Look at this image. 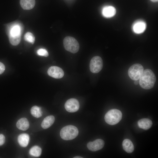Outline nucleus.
Listing matches in <instances>:
<instances>
[{
	"label": "nucleus",
	"instance_id": "nucleus-1",
	"mask_svg": "<svg viewBox=\"0 0 158 158\" xmlns=\"http://www.w3.org/2000/svg\"><path fill=\"white\" fill-rule=\"evenodd\" d=\"M156 80V76L152 71L147 69L144 71L139 78V85L144 89H151L154 87Z\"/></svg>",
	"mask_w": 158,
	"mask_h": 158
},
{
	"label": "nucleus",
	"instance_id": "nucleus-2",
	"mask_svg": "<svg viewBox=\"0 0 158 158\" xmlns=\"http://www.w3.org/2000/svg\"><path fill=\"white\" fill-rule=\"evenodd\" d=\"M78 134V130L77 128L71 125L64 127L60 132L61 138L65 140H73L77 136Z\"/></svg>",
	"mask_w": 158,
	"mask_h": 158
},
{
	"label": "nucleus",
	"instance_id": "nucleus-3",
	"mask_svg": "<svg viewBox=\"0 0 158 158\" xmlns=\"http://www.w3.org/2000/svg\"><path fill=\"white\" fill-rule=\"evenodd\" d=\"M122 114L119 110L114 109L109 111L105 114L104 119L106 122L110 125H114L121 120Z\"/></svg>",
	"mask_w": 158,
	"mask_h": 158
},
{
	"label": "nucleus",
	"instance_id": "nucleus-4",
	"mask_svg": "<svg viewBox=\"0 0 158 158\" xmlns=\"http://www.w3.org/2000/svg\"><path fill=\"white\" fill-rule=\"evenodd\" d=\"M63 44L65 49L71 53H75L79 50L78 42L73 37L67 36L65 37L63 40Z\"/></svg>",
	"mask_w": 158,
	"mask_h": 158
},
{
	"label": "nucleus",
	"instance_id": "nucleus-5",
	"mask_svg": "<svg viewBox=\"0 0 158 158\" xmlns=\"http://www.w3.org/2000/svg\"><path fill=\"white\" fill-rule=\"evenodd\" d=\"M144 71L142 66L139 63L135 64L131 66L128 71V76L131 79L134 80H138Z\"/></svg>",
	"mask_w": 158,
	"mask_h": 158
},
{
	"label": "nucleus",
	"instance_id": "nucleus-6",
	"mask_svg": "<svg viewBox=\"0 0 158 158\" xmlns=\"http://www.w3.org/2000/svg\"><path fill=\"white\" fill-rule=\"evenodd\" d=\"M103 62L101 58L98 56L93 57L91 60L90 63V69L93 73H97L102 69Z\"/></svg>",
	"mask_w": 158,
	"mask_h": 158
},
{
	"label": "nucleus",
	"instance_id": "nucleus-7",
	"mask_svg": "<svg viewBox=\"0 0 158 158\" xmlns=\"http://www.w3.org/2000/svg\"><path fill=\"white\" fill-rule=\"evenodd\" d=\"M80 105L78 101L75 98L68 100L65 104L66 110L69 112H74L79 109Z\"/></svg>",
	"mask_w": 158,
	"mask_h": 158
},
{
	"label": "nucleus",
	"instance_id": "nucleus-8",
	"mask_svg": "<svg viewBox=\"0 0 158 158\" xmlns=\"http://www.w3.org/2000/svg\"><path fill=\"white\" fill-rule=\"evenodd\" d=\"M47 73L49 76L56 79L61 78L64 75L63 70L57 66H52L49 67Z\"/></svg>",
	"mask_w": 158,
	"mask_h": 158
},
{
	"label": "nucleus",
	"instance_id": "nucleus-9",
	"mask_svg": "<svg viewBox=\"0 0 158 158\" xmlns=\"http://www.w3.org/2000/svg\"><path fill=\"white\" fill-rule=\"evenodd\" d=\"M132 27V30L134 33L139 34L143 33L145 30L146 24L144 21L139 20L134 22Z\"/></svg>",
	"mask_w": 158,
	"mask_h": 158
},
{
	"label": "nucleus",
	"instance_id": "nucleus-10",
	"mask_svg": "<svg viewBox=\"0 0 158 158\" xmlns=\"http://www.w3.org/2000/svg\"><path fill=\"white\" fill-rule=\"evenodd\" d=\"M104 142L103 140L98 139L93 142H90L87 144L88 149L92 151H96L102 149L104 146Z\"/></svg>",
	"mask_w": 158,
	"mask_h": 158
},
{
	"label": "nucleus",
	"instance_id": "nucleus-11",
	"mask_svg": "<svg viewBox=\"0 0 158 158\" xmlns=\"http://www.w3.org/2000/svg\"><path fill=\"white\" fill-rule=\"evenodd\" d=\"M116 12V9L114 7L112 6H107L103 8L102 13L104 17L110 18L114 16Z\"/></svg>",
	"mask_w": 158,
	"mask_h": 158
},
{
	"label": "nucleus",
	"instance_id": "nucleus-12",
	"mask_svg": "<svg viewBox=\"0 0 158 158\" xmlns=\"http://www.w3.org/2000/svg\"><path fill=\"white\" fill-rule=\"evenodd\" d=\"M152 121L149 118H144L139 120L138 122V127L143 129L147 130L149 129L152 125Z\"/></svg>",
	"mask_w": 158,
	"mask_h": 158
},
{
	"label": "nucleus",
	"instance_id": "nucleus-13",
	"mask_svg": "<svg viewBox=\"0 0 158 158\" xmlns=\"http://www.w3.org/2000/svg\"><path fill=\"white\" fill-rule=\"evenodd\" d=\"M16 126L19 129L25 131L27 130L29 127V123L28 119L25 118L19 119L17 122Z\"/></svg>",
	"mask_w": 158,
	"mask_h": 158
},
{
	"label": "nucleus",
	"instance_id": "nucleus-14",
	"mask_svg": "<svg viewBox=\"0 0 158 158\" xmlns=\"http://www.w3.org/2000/svg\"><path fill=\"white\" fill-rule=\"evenodd\" d=\"M30 140L29 135L26 133H22L20 135L18 138V142L20 146L25 147L28 145Z\"/></svg>",
	"mask_w": 158,
	"mask_h": 158
},
{
	"label": "nucleus",
	"instance_id": "nucleus-15",
	"mask_svg": "<svg viewBox=\"0 0 158 158\" xmlns=\"http://www.w3.org/2000/svg\"><path fill=\"white\" fill-rule=\"evenodd\" d=\"M35 0H20V4L24 10H29L32 9L35 6Z\"/></svg>",
	"mask_w": 158,
	"mask_h": 158
},
{
	"label": "nucleus",
	"instance_id": "nucleus-16",
	"mask_svg": "<svg viewBox=\"0 0 158 158\" xmlns=\"http://www.w3.org/2000/svg\"><path fill=\"white\" fill-rule=\"evenodd\" d=\"M55 119L54 117L52 115L47 116L43 119L42 123V127L44 129L49 128L54 123Z\"/></svg>",
	"mask_w": 158,
	"mask_h": 158
},
{
	"label": "nucleus",
	"instance_id": "nucleus-17",
	"mask_svg": "<svg viewBox=\"0 0 158 158\" xmlns=\"http://www.w3.org/2000/svg\"><path fill=\"white\" fill-rule=\"evenodd\" d=\"M122 146L123 150L127 153H132L134 150L133 145L131 141L128 139H126L123 140Z\"/></svg>",
	"mask_w": 158,
	"mask_h": 158
},
{
	"label": "nucleus",
	"instance_id": "nucleus-18",
	"mask_svg": "<svg viewBox=\"0 0 158 158\" xmlns=\"http://www.w3.org/2000/svg\"><path fill=\"white\" fill-rule=\"evenodd\" d=\"M22 29L21 27L19 25L16 24L12 26L9 29V36L21 35Z\"/></svg>",
	"mask_w": 158,
	"mask_h": 158
},
{
	"label": "nucleus",
	"instance_id": "nucleus-19",
	"mask_svg": "<svg viewBox=\"0 0 158 158\" xmlns=\"http://www.w3.org/2000/svg\"><path fill=\"white\" fill-rule=\"evenodd\" d=\"M42 149L39 146L35 145L32 147L30 150L29 153L32 156L38 157L41 154Z\"/></svg>",
	"mask_w": 158,
	"mask_h": 158
},
{
	"label": "nucleus",
	"instance_id": "nucleus-20",
	"mask_svg": "<svg viewBox=\"0 0 158 158\" xmlns=\"http://www.w3.org/2000/svg\"><path fill=\"white\" fill-rule=\"evenodd\" d=\"M30 112L33 116L37 118L42 116V112L40 108L36 106H34L31 108Z\"/></svg>",
	"mask_w": 158,
	"mask_h": 158
},
{
	"label": "nucleus",
	"instance_id": "nucleus-21",
	"mask_svg": "<svg viewBox=\"0 0 158 158\" xmlns=\"http://www.w3.org/2000/svg\"><path fill=\"white\" fill-rule=\"evenodd\" d=\"M9 38L11 44L13 45L16 46L20 43L21 39V35L9 36Z\"/></svg>",
	"mask_w": 158,
	"mask_h": 158
},
{
	"label": "nucleus",
	"instance_id": "nucleus-22",
	"mask_svg": "<svg viewBox=\"0 0 158 158\" xmlns=\"http://www.w3.org/2000/svg\"><path fill=\"white\" fill-rule=\"evenodd\" d=\"M24 39L25 41L32 44H33L35 41L34 36L30 32H28L25 34Z\"/></svg>",
	"mask_w": 158,
	"mask_h": 158
},
{
	"label": "nucleus",
	"instance_id": "nucleus-23",
	"mask_svg": "<svg viewBox=\"0 0 158 158\" xmlns=\"http://www.w3.org/2000/svg\"><path fill=\"white\" fill-rule=\"evenodd\" d=\"M37 53L40 56L45 57H47L49 55L48 51L44 49L41 48L39 49L37 51Z\"/></svg>",
	"mask_w": 158,
	"mask_h": 158
},
{
	"label": "nucleus",
	"instance_id": "nucleus-24",
	"mask_svg": "<svg viewBox=\"0 0 158 158\" xmlns=\"http://www.w3.org/2000/svg\"><path fill=\"white\" fill-rule=\"evenodd\" d=\"M5 141V136L2 134H0V146L3 145Z\"/></svg>",
	"mask_w": 158,
	"mask_h": 158
},
{
	"label": "nucleus",
	"instance_id": "nucleus-25",
	"mask_svg": "<svg viewBox=\"0 0 158 158\" xmlns=\"http://www.w3.org/2000/svg\"><path fill=\"white\" fill-rule=\"evenodd\" d=\"M5 70V66L4 65L0 62V74L2 73Z\"/></svg>",
	"mask_w": 158,
	"mask_h": 158
},
{
	"label": "nucleus",
	"instance_id": "nucleus-26",
	"mask_svg": "<svg viewBox=\"0 0 158 158\" xmlns=\"http://www.w3.org/2000/svg\"><path fill=\"white\" fill-rule=\"evenodd\" d=\"M134 83L135 85H137L138 84V80H134Z\"/></svg>",
	"mask_w": 158,
	"mask_h": 158
},
{
	"label": "nucleus",
	"instance_id": "nucleus-27",
	"mask_svg": "<svg viewBox=\"0 0 158 158\" xmlns=\"http://www.w3.org/2000/svg\"><path fill=\"white\" fill-rule=\"evenodd\" d=\"M74 158H82L83 157H82L80 156H75L74 157H73Z\"/></svg>",
	"mask_w": 158,
	"mask_h": 158
},
{
	"label": "nucleus",
	"instance_id": "nucleus-28",
	"mask_svg": "<svg viewBox=\"0 0 158 158\" xmlns=\"http://www.w3.org/2000/svg\"><path fill=\"white\" fill-rule=\"evenodd\" d=\"M151 1H152L153 2H156L158 1V0H150Z\"/></svg>",
	"mask_w": 158,
	"mask_h": 158
}]
</instances>
